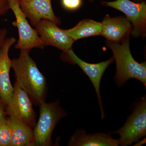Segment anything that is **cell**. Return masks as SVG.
I'll return each instance as SVG.
<instances>
[{
	"label": "cell",
	"mask_w": 146,
	"mask_h": 146,
	"mask_svg": "<svg viewBox=\"0 0 146 146\" xmlns=\"http://www.w3.org/2000/svg\"><path fill=\"white\" fill-rule=\"evenodd\" d=\"M102 4L121 11L130 21L133 30L131 33L135 38L146 36V3L145 1L134 2L130 0L102 1Z\"/></svg>",
	"instance_id": "obj_5"
},
{
	"label": "cell",
	"mask_w": 146,
	"mask_h": 146,
	"mask_svg": "<svg viewBox=\"0 0 146 146\" xmlns=\"http://www.w3.org/2000/svg\"><path fill=\"white\" fill-rule=\"evenodd\" d=\"M18 1H25V0H18Z\"/></svg>",
	"instance_id": "obj_23"
},
{
	"label": "cell",
	"mask_w": 146,
	"mask_h": 146,
	"mask_svg": "<svg viewBox=\"0 0 146 146\" xmlns=\"http://www.w3.org/2000/svg\"><path fill=\"white\" fill-rule=\"evenodd\" d=\"M7 35V31L6 29L0 30V49L3 44Z\"/></svg>",
	"instance_id": "obj_20"
},
{
	"label": "cell",
	"mask_w": 146,
	"mask_h": 146,
	"mask_svg": "<svg viewBox=\"0 0 146 146\" xmlns=\"http://www.w3.org/2000/svg\"><path fill=\"white\" fill-rule=\"evenodd\" d=\"M9 9L13 11L16 21L12 25L18 29L19 39L15 47L17 49L30 50L33 48H43L45 44L37 32L32 28L18 0H7Z\"/></svg>",
	"instance_id": "obj_6"
},
{
	"label": "cell",
	"mask_w": 146,
	"mask_h": 146,
	"mask_svg": "<svg viewBox=\"0 0 146 146\" xmlns=\"http://www.w3.org/2000/svg\"><path fill=\"white\" fill-rule=\"evenodd\" d=\"M134 1H135L136 2H141L142 0H134Z\"/></svg>",
	"instance_id": "obj_21"
},
{
	"label": "cell",
	"mask_w": 146,
	"mask_h": 146,
	"mask_svg": "<svg viewBox=\"0 0 146 146\" xmlns=\"http://www.w3.org/2000/svg\"><path fill=\"white\" fill-rule=\"evenodd\" d=\"M21 8L27 18L35 27L43 19H46L56 25L60 20L55 15L51 0H25L18 1Z\"/></svg>",
	"instance_id": "obj_11"
},
{
	"label": "cell",
	"mask_w": 146,
	"mask_h": 146,
	"mask_svg": "<svg viewBox=\"0 0 146 146\" xmlns=\"http://www.w3.org/2000/svg\"><path fill=\"white\" fill-rule=\"evenodd\" d=\"M112 51L116 64L115 80L119 86L123 85L129 80L135 79L146 86V63H139L134 59L130 50L129 37L121 43L106 42Z\"/></svg>",
	"instance_id": "obj_2"
},
{
	"label": "cell",
	"mask_w": 146,
	"mask_h": 146,
	"mask_svg": "<svg viewBox=\"0 0 146 146\" xmlns=\"http://www.w3.org/2000/svg\"><path fill=\"white\" fill-rule=\"evenodd\" d=\"M7 116L5 105L0 98V122Z\"/></svg>",
	"instance_id": "obj_19"
},
{
	"label": "cell",
	"mask_w": 146,
	"mask_h": 146,
	"mask_svg": "<svg viewBox=\"0 0 146 146\" xmlns=\"http://www.w3.org/2000/svg\"><path fill=\"white\" fill-rule=\"evenodd\" d=\"M111 133L119 135V145L122 146L131 145L146 136L145 96L143 97L137 104L123 126Z\"/></svg>",
	"instance_id": "obj_4"
},
{
	"label": "cell",
	"mask_w": 146,
	"mask_h": 146,
	"mask_svg": "<svg viewBox=\"0 0 146 146\" xmlns=\"http://www.w3.org/2000/svg\"><path fill=\"white\" fill-rule=\"evenodd\" d=\"M64 53L65 57H63V59L68 62L78 65L91 80L96 93L101 112L102 119H103L105 115L100 92V84L105 71L108 67L114 62V58H110L106 61L101 63L92 64L81 60L75 54L72 49L67 52Z\"/></svg>",
	"instance_id": "obj_8"
},
{
	"label": "cell",
	"mask_w": 146,
	"mask_h": 146,
	"mask_svg": "<svg viewBox=\"0 0 146 146\" xmlns=\"http://www.w3.org/2000/svg\"><path fill=\"white\" fill-rule=\"evenodd\" d=\"M102 23L101 35L108 42L121 43L133 30L130 21L125 16L111 17L106 14Z\"/></svg>",
	"instance_id": "obj_12"
},
{
	"label": "cell",
	"mask_w": 146,
	"mask_h": 146,
	"mask_svg": "<svg viewBox=\"0 0 146 146\" xmlns=\"http://www.w3.org/2000/svg\"><path fill=\"white\" fill-rule=\"evenodd\" d=\"M11 133L8 117L0 122V146H9Z\"/></svg>",
	"instance_id": "obj_16"
},
{
	"label": "cell",
	"mask_w": 146,
	"mask_h": 146,
	"mask_svg": "<svg viewBox=\"0 0 146 146\" xmlns=\"http://www.w3.org/2000/svg\"><path fill=\"white\" fill-rule=\"evenodd\" d=\"M29 51L21 50L19 56L12 60L11 68L16 83L27 94L35 106L46 102L48 86L44 75L30 56Z\"/></svg>",
	"instance_id": "obj_1"
},
{
	"label": "cell",
	"mask_w": 146,
	"mask_h": 146,
	"mask_svg": "<svg viewBox=\"0 0 146 146\" xmlns=\"http://www.w3.org/2000/svg\"><path fill=\"white\" fill-rule=\"evenodd\" d=\"M35 27L45 46L56 47L64 52L72 49L75 41L53 22L43 19Z\"/></svg>",
	"instance_id": "obj_9"
},
{
	"label": "cell",
	"mask_w": 146,
	"mask_h": 146,
	"mask_svg": "<svg viewBox=\"0 0 146 146\" xmlns=\"http://www.w3.org/2000/svg\"><path fill=\"white\" fill-rule=\"evenodd\" d=\"M10 103L7 108V116L13 115L33 129L36 114L33 104L28 94L15 82Z\"/></svg>",
	"instance_id": "obj_7"
},
{
	"label": "cell",
	"mask_w": 146,
	"mask_h": 146,
	"mask_svg": "<svg viewBox=\"0 0 146 146\" xmlns=\"http://www.w3.org/2000/svg\"><path fill=\"white\" fill-rule=\"evenodd\" d=\"M7 117L11 133L9 146H36L33 129L13 115Z\"/></svg>",
	"instance_id": "obj_14"
},
{
	"label": "cell",
	"mask_w": 146,
	"mask_h": 146,
	"mask_svg": "<svg viewBox=\"0 0 146 146\" xmlns=\"http://www.w3.org/2000/svg\"><path fill=\"white\" fill-rule=\"evenodd\" d=\"M88 1L90 2H93L95 1V0H87Z\"/></svg>",
	"instance_id": "obj_22"
},
{
	"label": "cell",
	"mask_w": 146,
	"mask_h": 146,
	"mask_svg": "<svg viewBox=\"0 0 146 146\" xmlns=\"http://www.w3.org/2000/svg\"><path fill=\"white\" fill-rule=\"evenodd\" d=\"M16 42L14 37L6 38L0 49V98L4 104L6 109L10 103L14 89L9 77L12 60L9 57V52Z\"/></svg>",
	"instance_id": "obj_10"
},
{
	"label": "cell",
	"mask_w": 146,
	"mask_h": 146,
	"mask_svg": "<svg viewBox=\"0 0 146 146\" xmlns=\"http://www.w3.org/2000/svg\"><path fill=\"white\" fill-rule=\"evenodd\" d=\"M63 31L75 42L82 38L101 35L102 22L91 19H84L72 28L63 30Z\"/></svg>",
	"instance_id": "obj_15"
},
{
	"label": "cell",
	"mask_w": 146,
	"mask_h": 146,
	"mask_svg": "<svg viewBox=\"0 0 146 146\" xmlns=\"http://www.w3.org/2000/svg\"><path fill=\"white\" fill-rule=\"evenodd\" d=\"M39 107V119L33 129L35 145L52 146L53 131L60 119L67 115V112L60 106L58 101L50 103L45 102Z\"/></svg>",
	"instance_id": "obj_3"
},
{
	"label": "cell",
	"mask_w": 146,
	"mask_h": 146,
	"mask_svg": "<svg viewBox=\"0 0 146 146\" xmlns=\"http://www.w3.org/2000/svg\"><path fill=\"white\" fill-rule=\"evenodd\" d=\"M64 8L68 10H77L81 7L82 0H61Z\"/></svg>",
	"instance_id": "obj_17"
},
{
	"label": "cell",
	"mask_w": 146,
	"mask_h": 146,
	"mask_svg": "<svg viewBox=\"0 0 146 146\" xmlns=\"http://www.w3.org/2000/svg\"><path fill=\"white\" fill-rule=\"evenodd\" d=\"M9 9L7 0H0V16L5 14Z\"/></svg>",
	"instance_id": "obj_18"
},
{
	"label": "cell",
	"mask_w": 146,
	"mask_h": 146,
	"mask_svg": "<svg viewBox=\"0 0 146 146\" xmlns=\"http://www.w3.org/2000/svg\"><path fill=\"white\" fill-rule=\"evenodd\" d=\"M119 140L112 138L110 134L96 133L86 134V131L78 129L72 136L68 143L70 146H117Z\"/></svg>",
	"instance_id": "obj_13"
}]
</instances>
